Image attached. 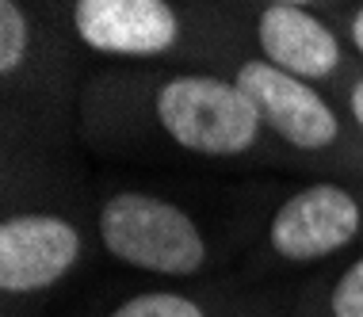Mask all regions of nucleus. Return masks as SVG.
Segmentation results:
<instances>
[{
  "instance_id": "obj_3",
  "label": "nucleus",
  "mask_w": 363,
  "mask_h": 317,
  "mask_svg": "<svg viewBox=\"0 0 363 317\" xmlns=\"http://www.w3.org/2000/svg\"><path fill=\"white\" fill-rule=\"evenodd\" d=\"M81 50L38 0H0V88H4V150L31 153L77 130Z\"/></svg>"
},
{
  "instance_id": "obj_13",
  "label": "nucleus",
  "mask_w": 363,
  "mask_h": 317,
  "mask_svg": "<svg viewBox=\"0 0 363 317\" xmlns=\"http://www.w3.org/2000/svg\"><path fill=\"white\" fill-rule=\"evenodd\" d=\"M291 299H294V294L272 287V294L264 299V306H260V310H252L249 317H291Z\"/></svg>"
},
{
  "instance_id": "obj_12",
  "label": "nucleus",
  "mask_w": 363,
  "mask_h": 317,
  "mask_svg": "<svg viewBox=\"0 0 363 317\" xmlns=\"http://www.w3.org/2000/svg\"><path fill=\"white\" fill-rule=\"evenodd\" d=\"M333 23H337L340 38L348 43V50L363 62V0H352V4H345L337 16H333Z\"/></svg>"
},
{
  "instance_id": "obj_5",
  "label": "nucleus",
  "mask_w": 363,
  "mask_h": 317,
  "mask_svg": "<svg viewBox=\"0 0 363 317\" xmlns=\"http://www.w3.org/2000/svg\"><path fill=\"white\" fill-rule=\"evenodd\" d=\"M96 249L157 283L214 279L222 249L191 206L150 187H107L92 211Z\"/></svg>"
},
{
  "instance_id": "obj_10",
  "label": "nucleus",
  "mask_w": 363,
  "mask_h": 317,
  "mask_svg": "<svg viewBox=\"0 0 363 317\" xmlns=\"http://www.w3.org/2000/svg\"><path fill=\"white\" fill-rule=\"evenodd\" d=\"M291 317H363V252L310 279L291 299Z\"/></svg>"
},
{
  "instance_id": "obj_8",
  "label": "nucleus",
  "mask_w": 363,
  "mask_h": 317,
  "mask_svg": "<svg viewBox=\"0 0 363 317\" xmlns=\"http://www.w3.org/2000/svg\"><path fill=\"white\" fill-rule=\"evenodd\" d=\"M222 4L252 54L298 81L325 88L329 96L359 65V57L348 50L333 16L325 12L294 4H260V0H222Z\"/></svg>"
},
{
  "instance_id": "obj_11",
  "label": "nucleus",
  "mask_w": 363,
  "mask_h": 317,
  "mask_svg": "<svg viewBox=\"0 0 363 317\" xmlns=\"http://www.w3.org/2000/svg\"><path fill=\"white\" fill-rule=\"evenodd\" d=\"M333 100L340 104V111L352 118V126L363 134V62L352 69L345 81L337 84V92H333Z\"/></svg>"
},
{
  "instance_id": "obj_4",
  "label": "nucleus",
  "mask_w": 363,
  "mask_h": 317,
  "mask_svg": "<svg viewBox=\"0 0 363 317\" xmlns=\"http://www.w3.org/2000/svg\"><path fill=\"white\" fill-rule=\"evenodd\" d=\"M218 73L249 96L268 134L298 168L333 180H363V134L325 88L268 65L249 46L233 50L218 65Z\"/></svg>"
},
{
  "instance_id": "obj_6",
  "label": "nucleus",
  "mask_w": 363,
  "mask_h": 317,
  "mask_svg": "<svg viewBox=\"0 0 363 317\" xmlns=\"http://www.w3.org/2000/svg\"><path fill=\"white\" fill-rule=\"evenodd\" d=\"M363 252V180L313 176L272 206L249 256L245 283L279 272H310Z\"/></svg>"
},
{
  "instance_id": "obj_2",
  "label": "nucleus",
  "mask_w": 363,
  "mask_h": 317,
  "mask_svg": "<svg viewBox=\"0 0 363 317\" xmlns=\"http://www.w3.org/2000/svg\"><path fill=\"white\" fill-rule=\"evenodd\" d=\"M62 27L104 65L218 69L245 46L222 0H62Z\"/></svg>"
},
{
  "instance_id": "obj_14",
  "label": "nucleus",
  "mask_w": 363,
  "mask_h": 317,
  "mask_svg": "<svg viewBox=\"0 0 363 317\" xmlns=\"http://www.w3.org/2000/svg\"><path fill=\"white\" fill-rule=\"evenodd\" d=\"M260 4H294V8H313V12L337 16L345 4H352V0H260Z\"/></svg>"
},
{
  "instance_id": "obj_7",
  "label": "nucleus",
  "mask_w": 363,
  "mask_h": 317,
  "mask_svg": "<svg viewBox=\"0 0 363 317\" xmlns=\"http://www.w3.org/2000/svg\"><path fill=\"white\" fill-rule=\"evenodd\" d=\"M96 245L84 214L57 203H4L0 299L4 317H35L84 267Z\"/></svg>"
},
{
  "instance_id": "obj_1",
  "label": "nucleus",
  "mask_w": 363,
  "mask_h": 317,
  "mask_svg": "<svg viewBox=\"0 0 363 317\" xmlns=\"http://www.w3.org/2000/svg\"><path fill=\"white\" fill-rule=\"evenodd\" d=\"M77 138L100 153H172L207 165L283 161L260 111L218 69L104 65L84 77Z\"/></svg>"
},
{
  "instance_id": "obj_9",
  "label": "nucleus",
  "mask_w": 363,
  "mask_h": 317,
  "mask_svg": "<svg viewBox=\"0 0 363 317\" xmlns=\"http://www.w3.org/2000/svg\"><path fill=\"white\" fill-rule=\"evenodd\" d=\"M272 287H252L241 275H214L203 283H161L111 302L96 317H249L260 310Z\"/></svg>"
}]
</instances>
